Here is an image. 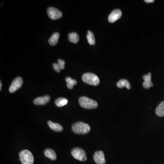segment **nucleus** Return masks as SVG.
<instances>
[{
	"instance_id": "obj_4",
	"label": "nucleus",
	"mask_w": 164,
	"mask_h": 164,
	"mask_svg": "<svg viewBox=\"0 0 164 164\" xmlns=\"http://www.w3.org/2000/svg\"><path fill=\"white\" fill-rule=\"evenodd\" d=\"M19 157L22 164H33L34 163L33 154L27 149L22 150L19 153Z\"/></svg>"
},
{
	"instance_id": "obj_6",
	"label": "nucleus",
	"mask_w": 164,
	"mask_h": 164,
	"mask_svg": "<svg viewBox=\"0 0 164 164\" xmlns=\"http://www.w3.org/2000/svg\"><path fill=\"white\" fill-rule=\"evenodd\" d=\"M47 12L49 18L53 20L59 19L63 16L62 12L60 11L53 7L49 8L47 10Z\"/></svg>"
},
{
	"instance_id": "obj_1",
	"label": "nucleus",
	"mask_w": 164,
	"mask_h": 164,
	"mask_svg": "<svg viewBox=\"0 0 164 164\" xmlns=\"http://www.w3.org/2000/svg\"><path fill=\"white\" fill-rule=\"evenodd\" d=\"M72 130L77 134H86L90 130V127L88 124L82 122L74 123L72 127Z\"/></svg>"
},
{
	"instance_id": "obj_13",
	"label": "nucleus",
	"mask_w": 164,
	"mask_h": 164,
	"mask_svg": "<svg viewBox=\"0 0 164 164\" xmlns=\"http://www.w3.org/2000/svg\"><path fill=\"white\" fill-rule=\"evenodd\" d=\"M44 155L47 158L52 161H55L57 159V155L54 150L51 149H47L44 151Z\"/></svg>"
},
{
	"instance_id": "obj_23",
	"label": "nucleus",
	"mask_w": 164,
	"mask_h": 164,
	"mask_svg": "<svg viewBox=\"0 0 164 164\" xmlns=\"http://www.w3.org/2000/svg\"><path fill=\"white\" fill-rule=\"evenodd\" d=\"M145 2L147 3H153V2H155L154 0H145Z\"/></svg>"
},
{
	"instance_id": "obj_17",
	"label": "nucleus",
	"mask_w": 164,
	"mask_h": 164,
	"mask_svg": "<svg viewBox=\"0 0 164 164\" xmlns=\"http://www.w3.org/2000/svg\"><path fill=\"white\" fill-rule=\"evenodd\" d=\"M156 113L158 116H164V101H162L157 106L156 109Z\"/></svg>"
},
{
	"instance_id": "obj_24",
	"label": "nucleus",
	"mask_w": 164,
	"mask_h": 164,
	"mask_svg": "<svg viewBox=\"0 0 164 164\" xmlns=\"http://www.w3.org/2000/svg\"><path fill=\"white\" fill-rule=\"evenodd\" d=\"M0 90H1V87H2V84H1V83H0Z\"/></svg>"
},
{
	"instance_id": "obj_16",
	"label": "nucleus",
	"mask_w": 164,
	"mask_h": 164,
	"mask_svg": "<svg viewBox=\"0 0 164 164\" xmlns=\"http://www.w3.org/2000/svg\"><path fill=\"white\" fill-rule=\"evenodd\" d=\"M68 37L69 41L74 44H77L80 40V37L76 33H70Z\"/></svg>"
},
{
	"instance_id": "obj_10",
	"label": "nucleus",
	"mask_w": 164,
	"mask_h": 164,
	"mask_svg": "<svg viewBox=\"0 0 164 164\" xmlns=\"http://www.w3.org/2000/svg\"><path fill=\"white\" fill-rule=\"evenodd\" d=\"M143 78L144 80L143 86L145 89H148L153 86V84L152 81V74L150 73H149L147 75H144Z\"/></svg>"
},
{
	"instance_id": "obj_9",
	"label": "nucleus",
	"mask_w": 164,
	"mask_h": 164,
	"mask_svg": "<svg viewBox=\"0 0 164 164\" xmlns=\"http://www.w3.org/2000/svg\"><path fill=\"white\" fill-rule=\"evenodd\" d=\"M93 158L94 161L97 164H105L106 163L104 155L102 151L95 152L93 156Z\"/></svg>"
},
{
	"instance_id": "obj_2",
	"label": "nucleus",
	"mask_w": 164,
	"mask_h": 164,
	"mask_svg": "<svg viewBox=\"0 0 164 164\" xmlns=\"http://www.w3.org/2000/svg\"><path fill=\"white\" fill-rule=\"evenodd\" d=\"M78 101L80 106L86 109H95L98 106V104L96 101L87 97H81Z\"/></svg>"
},
{
	"instance_id": "obj_3",
	"label": "nucleus",
	"mask_w": 164,
	"mask_h": 164,
	"mask_svg": "<svg viewBox=\"0 0 164 164\" xmlns=\"http://www.w3.org/2000/svg\"><path fill=\"white\" fill-rule=\"evenodd\" d=\"M82 80L84 83L93 86H97L100 83L98 77L95 74L90 73H84L82 76Z\"/></svg>"
},
{
	"instance_id": "obj_22",
	"label": "nucleus",
	"mask_w": 164,
	"mask_h": 164,
	"mask_svg": "<svg viewBox=\"0 0 164 164\" xmlns=\"http://www.w3.org/2000/svg\"><path fill=\"white\" fill-rule=\"evenodd\" d=\"M53 67L55 71H56L57 73H60V72L61 69L58 64L54 63V64H53Z\"/></svg>"
},
{
	"instance_id": "obj_12",
	"label": "nucleus",
	"mask_w": 164,
	"mask_h": 164,
	"mask_svg": "<svg viewBox=\"0 0 164 164\" xmlns=\"http://www.w3.org/2000/svg\"><path fill=\"white\" fill-rule=\"evenodd\" d=\"M48 126L52 130L56 131V132H61V131H63V126L58 123H53L51 121H48Z\"/></svg>"
},
{
	"instance_id": "obj_19",
	"label": "nucleus",
	"mask_w": 164,
	"mask_h": 164,
	"mask_svg": "<svg viewBox=\"0 0 164 164\" xmlns=\"http://www.w3.org/2000/svg\"><path fill=\"white\" fill-rule=\"evenodd\" d=\"M86 37L89 44L91 45H94L95 44V39L94 37V34L92 32L90 31H88Z\"/></svg>"
},
{
	"instance_id": "obj_8",
	"label": "nucleus",
	"mask_w": 164,
	"mask_h": 164,
	"mask_svg": "<svg viewBox=\"0 0 164 164\" xmlns=\"http://www.w3.org/2000/svg\"><path fill=\"white\" fill-rule=\"evenodd\" d=\"M122 16V12L120 9H115L109 14L108 20L111 23H113L120 18Z\"/></svg>"
},
{
	"instance_id": "obj_15",
	"label": "nucleus",
	"mask_w": 164,
	"mask_h": 164,
	"mask_svg": "<svg viewBox=\"0 0 164 164\" xmlns=\"http://www.w3.org/2000/svg\"><path fill=\"white\" fill-rule=\"evenodd\" d=\"M117 86L119 88L126 87L128 89H130L131 88V85L129 84V82L127 80H125V79H122L118 82L117 83Z\"/></svg>"
},
{
	"instance_id": "obj_21",
	"label": "nucleus",
	"mask_w": 164,
	"mask_h": 164,
	"mask_svg": "<svg viewBox=\"0 0 164 164\" xmlns=\"http://www.w3.org/2000/svg\"><path fill=\"white\" fill-rule=\"evenodd\" d=\"M57 64L60 66L61 69H64L65 68V61L63 60H57Z\"/></svg>"
},
{
	"instance_id": "obj_20",
	"label": "nucleus",
	"mask_w": 164,
	"mask_h": 164,
	"mask_svg": "<svg viewBox=\"0 0 164 164\" xmlns=\"http://www.w3.org/2000/svg\"><path fill=\"white\" fill-rule=\"evenodd\" d=\"M66 81L67 82V86L69 89H72L73 86L76 84L77 82L75 80H73L71 77L66 78Z\"/></svg>"
},
{
	"instance_id": "obj_11",
	"label": "nucleus",
	"mask_w": 164,
	"mask_h": 164,
	"mask_svg": "<svg viewBox=\"0 0 164 164\" xmlns=\"http://www.w3.org/2000/svg\"><path fill=\"white\" fill-rule=\"evenodd\" d=\"M50 97L49 96L45 95L42 97L37 98L34 100L33 103L37 105H45L50 101Z\"/></svg>"
},
{
	"instance_id": "obj_5",
	"label": "nucleus",
	"mask_w": 164,
	"mask_h": 164,
	"mask_svg": "<svg viewBox=\"0 0 164 164\" xmlns=\"http://www.w3.org/2000/svg\"><path fill=\"white\" fill-rule=\"evenodd\" d=\"M73 156L76 160L81 161H85L87 160L86 153L84 149L76 147L73 149L71 152Z\"/></svg>"
},
{
	"instance_id": "obj_18",
	"label": "nucleus",
	"mask_w": 164,
	"mask_h": 164,
	"mask_svg": "<svg viewBox=\"0 0 164 164\" xmlns=\"http://www.w3.org/2000/svg\"><path fill=\"white\" fill-rule=\"evenodd\" d=\"M68 103V100L64 98H60L55 101V104L58 107H63L67 104Z\"/></svg>"
},
{
	"instance_id": "obj_14",
	"label": "nucleus",
	"mask_w": 164,
	"mask_h": 164,
	"mask_svg": "<svg viewBox=\"0 0 164 164\" xmlns=\"http://www.w3.org/2000/svg\"><path fill=\"white\" fill-rule=\"evenodd\" d=\"M60 34L59 33H55L48 40L49 44L51 46H55L57 44L60 38Z\"/></svg>"
},
{
	"instance_id": "obj_7",
	"label": "nucleus",
	"mask_w": 164,
	"mask_h": 164,
	"mask_svg": "<svg viewBox=\"0 0 164 164\" xmlns=\"http://www.w3.org/2000/svg\"><path fill=\"white\" fill-rule=\"evenodd\" d=\"M23 80L21 77L16 78L12 82V84L10 87L9 92L11 93L15 92V91L19 89L22 86Z\"/></svg>"
}]
</instances>
